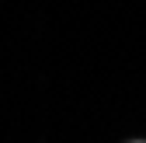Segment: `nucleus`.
Returning a JSON list of instances; mask_svg holds the SVG:
<instances>
[{"label":"nucleus","mask_w":146,"mask_h":143,"mask_svg":"<svg viewBox=\"0 0 146 143\" xmlns=\"http://www.w3.org/2000/svg\"><path fill=\"white\" fill-rule=\"evenodd\" d=\"M129 143H146V140H129Z\"/></svg>","instance_id":"obj_1"}]
</instances>
